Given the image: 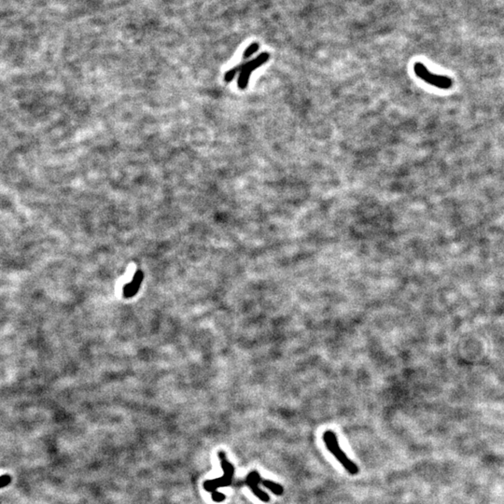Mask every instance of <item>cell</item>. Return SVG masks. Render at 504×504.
Segmentation results:
<instances>
[{
	"label": "cell",
	"mask_w": 504,
	"mask_h": 504,
	"mask_svg": "<svg viewBox=\"0 0 504 504\" xmlns=\"http://www.w3.org/2000/svg\"><path fill=\"white\" fill-rule=\"evenodd\" d=\"M11 483V476L9 475H1L0 476V488L6 487Z\"/></svg>",
	"instance_id": "cell-8"
},
{
	"label": "cell",
	"mask_w": 504,
	"mask_h": 504,
	"mask_svg": "<svg viewBox=\"0 0 504 504\" xmlns=\"http://www.w3.org/2000/svg\"><path fill=\"white\" fill-rule=\"evenodd\" d=\"M240 70H241V65H239V66H237V67H234V68H231L230 70H228V71L225 73V75H224V80H225L226 82H230V81H232L233 78H234V77H235V75H236L237 73H239V72H240Z\"/></svg>",
	"instance_id": "cell-7"
},
{
	"label": "cell",
	"mask_w": 504,
	"mask_h": 504,
	"mask_svg": "<svg viewBox=\"0 0 504 504\" xmlns=\"http://www.w3.org/2000/svg\"><path fill=\"white\" fill-rule=\"evenodd\" d=\"M262 484L266 488H268L275 495L280 496V495L283 494L284 489H283V486L281 485H279V484H277V483L273 482L271 480H263V481H262Z\"/></svg>",
	"instance_id": "cell-5"
},
{
	"label": "cell",
	"mask_w": 504,
	"mask_h": 504,
	"mask_svg": "<svg viewBox=\"0 0 504 504\" xmlns=\"http://www.w3.org/2000/svg\"><path fill=\"white\" fill-rule=\"evenodd\" d=\"M259 48H260L259 43L253 42L250 46H248V48L245 50V51L243 53V59L247 60V59L251 58L254 53H256L259 50Z\"/></svg>",
	"instance_id": "cell-6"
},
{
	"label": "cell",
	"mask_w": 504,
	"mask_h": 504,
	"mask_svg": "<svg viewBox=\"0 0 504 504\" xmlns=\"http://www.w3.org/2000/svg\"><path fill=\"white\" fill-rule=\"evenodd\" d=\"M414 71L418 78H421L422 80H424L425 82L432 85V86H435L440 89H449L453 84V81L451 78L446 77V76L435 75V74L429 72V70L424 66V64H422L420 62H417L414 65Z\"/></svg>",
	"instance_id": "cell-2"
},
{
	"label": "cell",
	"mask_w": 504,
	"mask_h": 504,
	"mask_svg": "<svg viewBox=\"0 0 504 504\" xmlns=\"http://www.w3.org/2000/svg\"><path fill=\"white\" fill-rule=\"evenodd\" d=\"M260 482H261V476L257 472H252L247 478V484L252 489L253 494L263 503H268L270 501V497L266 492L262 491V489L260 488V486H259Z\"/></svg>",
	"instance_id": "cell-4"
},
{
	"label": "cell",
	"mask_w": 504,
	"mask_h": 504,
	"mask_svg": "<svg viewBox=\"0 0 504 504\" xmlns=\"http://www.w3.org/2000/svg\"><path fill=\"white\" fill-rule=\"evenodd\" d=\"M323 442L327 447V449L333 456H335V458L346 469V471L349 473V475H358V473H359L358 466L356 465L354 462H352L348 456L345 454V452L341 449L336 434L333 431H331V430L325 431L323 433Z\"/></svg>",
	"instance_id": "cell-1"
},
{
	"label": "cell",
	"mask_w": 504,
	"mask_h": 504,
	"mask_svg": "<svg viewBox=\"0 0 504 504\" xmlns=\"http://www.w3.org/2000/svg\"><path fill=\"white\" fill-rule=\"evenodd\" d=\"M269 58H270V54L268 52H262L256 58L252 59L247 63L241 64V70L239 72V77L237 80V85L239 89L244 90L247 88L252 72L255 69L262 67V65H264L269 60Z\"/></svg>",
	"instance_id": "cell-3"
}]
</instances>
